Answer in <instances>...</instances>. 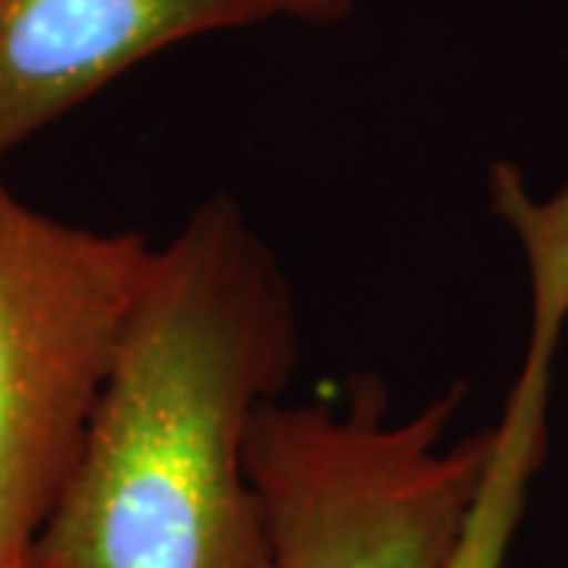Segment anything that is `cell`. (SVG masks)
<instances>
[{
    "label": "cell",
    "instance_id": "4",
    "mask_svg": "<svg viewBox=\"0 0 568 568\" xmlns=\"http://www.w3.org/2000/svg\"><path fill=\"white\" fill-rule=\"evenodd\" d=\"M354 7L357 0H0V164L164 48L275 20L332 26Z\"/></svg>",
    "mask_w": 568,
    "mask_h": 568
},
{
    "label": "cell",
    "instance_id": "1",
    "mask_svg": "<svg viewBox=\"0 0 568 568\" xmlns=\"http://www.w3.org/2000/svg\"><path fill=\"white\" fill-rule=\"evenodd\" d=\"M301 361L275 250L227 193L152 263L29 568H272L250 429Z\"/></svg>",
    "mask_w": 568,
    "mask_h": 568
},
{
    "label": "cell",
    "instance_id": "3",
    "mask_svg": "<svg viewBox=\"0 0 568 568\" xmlns=\"http://www.w3.org/2000/svg\"><path fill=\"white\" fill-rule=\"evenodd\" d=\"M152 250L26 205L0 178V568H29L80 458Z\"/></svg>",
    "mask_w": 568,
    "mask_h": 568
},
{
    "label": "cell",
    "instance_id": "5",
    "mask_svg": "<svg viewBox=\"0 0 568 568\" xmlns=\"http://www.w3.org/2000/svg\"><path fill=\"white\" fill-rule=\"evenodd\" d=\"M489 458L470 506L458 549L448 568H503L515 528L525 511L534 470L544 458L547 424L528 407H511L489 429Z\"/></svg>",
    "mask_w": 568,
    "mask_h": 568
},
{
    "label": "cell",
    "instance_id": "2",
    "mask_svg": "<svg viewBox=\"0 0 568 568\" xmlns=\"http://www.w3.org/2000/svg\"><path fill=\"white\" fill-rule=\"evenodd\" d=\"M462 388L392 417L379 379L345 405L268 402L250 429L272 568H448L489 458V429L448 446Z\"/></svg>",
    "mask_w": 568,
    "mask_h": 568
}]
</instances>
